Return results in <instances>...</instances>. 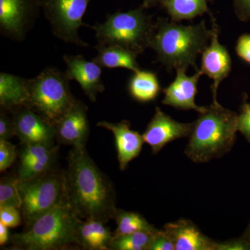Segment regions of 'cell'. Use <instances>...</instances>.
Listing matches in <instances>:
<instances>
[{"instance_id":"obj_1","label":"cell","mask_w":250,"mask_h":250,"mask_svg":"<svg viewBox=\"0 0 250 250\" xmlns=\"http://www.w3.org/2000/svg\"><path fill=\"white\" fill-rule=\"evenodd\" d=\"M65 177L67 196L80 218L104 223L114 218V188L85 147L72 149Z\"/></svg>"},{"instance_id":"obj_2","label":"cell","mask_w":250,"mask_h":250,"mask_svg":"<svg viewBox=\"0 0 250 250\" xmlns=\"http://www.w3.org/2000/svg\"><path fill=\"white\" fill-rule=\"evenodd\" d=\"M213 29L206 26L205 21L195 25H182L167 18H159L155 22L150 47L157 59L168 70L188 68L196 71L197 56L208 45Z\"/></svg>"},{"instance_id":"obj_3","label":"cell","mask_w":250,"mask_h":250,"mask_svg":"<svg viewBox=\"0 0 250 250\" xmlns=\"http://www.w3.org/2000/svg\"><path fill=\"white\" fill-rule=\"evenodd\" d=\"M238 131V115L213 102L194 122L185 154L199 164L221 157L231 150Z\"/></svg>"},{"instance_id":"obj_4","label":"cell","mask_w":250,"mask_h":250,"mask_svg":"<svg viewBox=\"0 0 250 250\" xmlns=\"http://www.w3.org/2000/svg\"><path fill=\"white\" fill-rule=\"evenodd\" d=\"M81 222L80 215L65 191L53 208L28 227L27 231L12 235L11 241L18 249H64L72 245H80L78 231Z\"/></svg>"},{"instance_id":"obj_5","label":"cell","mask_w":250,"mask_h":250,"mask_svg":"<svg viewBox=\"0 0 250 250\" xmlns=\"http://www.w3.org/2000/svg\"><path fill=\"white\" fill-rule=\"evenodd\" d=\"M152 17L141 6L126 12L108 14L104 22L90 27L100 45L119 46L139 55L150 47L155 26Z\"/></svg>"},{"instance_id":"obj_6","label":"cell","mask_w":250,"mask_h":250,"mask_svg":"<svg viewBox=\"0 0 250 250\" xmlns=\"http://www.w3.org/2000/svg\"><path fill=\"white\" fill-rule=\"evenodd\" d=\"M65 72L57 67H47L35 78L27 80L28 107L52 125L59 120L76 102L70 90Z\"/></svg>"},{"instance_id":"obj_7","label":"cell","mask_w":250,"mask_h":250,"mask_svg":"<svg viewBox=\"0 0 250 250\" xmlns=\"http://www.w3.org/2000/svg\"><path fill=\"white\" fill-rule=\"evenodd\" d=\"M21 210L27 227L53 208L65 193V173L50 170L34 178L18 181Z\"/></svg>"},{"instance_id":"obj_8","label":"cell","mask_w":250,"mask_h":250,"mask_svg":"<svg viewBox=\"0 0 250 250\" xmlns=\"http://www.w3.org/2000/svg\"><path fill=\"white\" fill-rule=\"evenodd\" d=\"M91 0H41V9L49 21L52 33L67 43L80 47L88 44L80 39L78 30L81 27H89L83 22Z\"/></svg>"},{"instance_id":"obj_9","label":"cell","mask_w":250,"mask_h":250,"mask_svg":"<svg viewBox=\"0 0 250 250\" xmlns=\"http://www.w3.org/2000/svg\"><path fill=\"white\" fill-rule=\"evenodd\" d=\"M40 9L41 0H0L1 34L15 41H22Z\"/></svg>"},{"instance_id":"obj_10","label":"cell","mask_w":250,"mask_h":250,"mask_svg":"<svg viewBox=\"0 0 250 250\" xmlns=\"http://www.w3.org/2000/svg\"><path fill=\"white\" fill-rule=\"evenodd\" d=\"M193 123H182L174 121L156 106L155 113L143 134L145 143L152 148L153 154L161 151L174 140L189 137Z\"/></svg>"},{"instance_id":"obj_11","label":"cell","mask_w":250,"mask_h":250,"mask_svg":"<svg viewBox=\"0 0 250 250\" xmlns=\"http://www.w3.org/2000/svg\"><path fill=\"white\" fill-rule=\"evenodd\" d=\"M212 21L213 34L210 45L202 53L201 67L202 75H207L213 80L211 85L213 102H217V91L219 85L229 75L231 69V60L228 49L218 41V28Z\"/></svg>"},{"instance_id":"obj_12","label":"cell","mask_w":250,"mask_h":250,"mask_svg":"<svg viewBox=\"0 0 250 250\" xmlns=\"http://www.w3.org/2000/svg\"><path fill=\"white\" fill-rule=\"evenodd\" d=\"M15 133L24 144L53 143L56 137L54 125L28 106L13 110Z\"/></svg>"},{"instance_id":"obj_13","label":"cell","mask_w":250,"mask_h":250,"mask_svg":"<svg viewBox=\"0 0 250 250\" xmlns=\"http://www.w3.org/2000/svg\"><path fill=\"white\" fill-rule=\"evenodd\" d=\"M54 126L56 138L59 142L75 148L85 147L89 134L87 106L82 101L76 100Z\"/></svg>"},{"instance_id":"obj_14","label":"cell","mask_w":250,"mask_h":250,"mask_svg":"<svg viewBox=\"0 0 250 250\" xmlns=\"http://www.w3.org/2000/svg\"><path fill=\"white\" fill-rule=\"evenodd\" d=\"M67 65V78L78 82L90 101L96 102L97 95L103 93L105 88L102 81V67L95 62H89L83 55H64Z\"/></svg>"},{"instance_id":"obj_15","label":"cell","mask_w":250,"mask_h":250,"mask_svg":"<svg viewBox=\"0 0 250 250\" xmlns=\"http://www.w3.org/2000/svg\"><path fill=\"white\" fill-rule=\"evenodd\" d=\"M187 69L179 68L175 79L167 88L163 90L164 98L162 103L181 110H195L199 113H203L207 106H200L195 103L197 93V84L202 75L200 70L193 76H188Z\"/></svg>"},{"instance_id":"obj_16","label":"cell","mask_w":250,"mask_h":250,"mask_svg":"<svg viewBox=\"0 0 250 250\" xmlns=\"http://www.w3.org/2000/svg\"><path fill=\"white\" fill-rule=\"evenodd\" d=\"M164 230L170 237L175 250H217V242L204 234L190 220L166 224Z\"/></svg>"},{"instance_id":"obj_17","label":"cell","mask_w":250,"mask_h":250,"mask_svg":"<svg viewBox=\"0 0 250 250\" xmlns=\"http://www.w3.org/2000/svg\"><path fill=\"white\" fill-rule=\"evenodd\" d=\"M97 125L113 133L116 141L120 168L124 170L129 162L137 157L142 150L145 143L143 135L141 136L137 131L131 129L127 121L118 123L103 121Z\"/></svg>"},{"instance_id":"obj_18","label":"cell","mask_w":250,"mask_h":250,"mask_svg":"<svg viewBox=\"0 0 250 250\" xmlns=\"http://www.w3.org/2000/svg\"><path fill=\"white\" fill-rule=\"evenodd\" d=\"M29 98L27 79L1 72L0 104L3 108L13 111L21 106H27Z\"/></svg>"},{"instance_id":"obj_19","label":"cell","mask_w":250,"mask_h":250,"mask_svg":"<svg viewBox=\"0 0 250 250\" xmlns=\"http://www.w3.org/2000/svg\"><path fill=\"white\" fill-rule=\"evenodd\" d=\"M104 223L95 219L81 222L78 231L80 246L87 250H110L113 235Z\"/></svg>"},{"instance_id":"obj_20","label":"cell","mask_w":250,"mask_h":250,"mask_svg":"<svg viewBox=\"0 0 250 250\" xmlns=\"http://www.w3.org/2000/svg\"><path fill=\"white\" fill-rule=\"evenodd\" d=\"M98 55L93 59L102 67L104 68H126L134 72L140 70L138 63V55L119 46L103 45L98 44L95 47Z\"/></svg>"},{"instance_id":"obj_21","label":"cell","mask_w":250,"mask_h":250,"mask_svg":"<svg viewBox=\"0 0 250 250\" xmlns=\"http://www.w3.org/2000/svg\"><path fill=\"white\" fill-rule=\"evenodd\" d=\"M160 6L174 22L192 21L205 14H208L212 21H215L208 9L207 0H163Z\"/></svg>"},{"instance_id":"obj_22","label":"cell","mask_w":250,"mask_h":250,"mask_svg":"<svg viewBox=\"0 0 250 250\" xmlns=\"http://www.w3.org/2000/svg\"><path fill=\"white\" fill-rule=\"evenodd\" d=\"M128 90L134 100L146 103L155 100L161 89L155 73L140 70L130 78Z\"/></svg>"},{"instance_id":"obj_23","label":"cell","mask_w":250,"mask_h":250,"mask_svg":"<svg viewBox=\"0 0 250 250\" xmlns=\"http://www.w3.org/2000/svg\"><path fill=\"white\" fill-rule=\"evenodd\" d=\"M117 224L113 236H123L137 231H155L157 229L149 224L142 215L135 212L117 208L114 217Z\"/></svg>"},{"instance_id":"obj_24","label":"cell","mask_w":250,"mask_h":250,"mask_svg":"<svg viewBox=\"0 0 250 250\" xmlns=\"http://www.w3.org/2000/svg\"><path fill=\"white\" fill-rule=\"evenodd\" d=\"M156 231H141L123 236H113L110 244V250H149L153 236Z\"/></svg>"},{"instance_id":"obj_25","label":"cell","mask_w":250,"mask_h":250,"mask_svg":"<svg viewBox=\"0 0 250 250\" xmlns=\"http://www.w3.org/2000/svg\"><path fill=\"white\" fill-rule=\"evenodd\" d=\"M57 150L26 164H20L18 179L26 180L47 173L51 170L56 159Z\"/></svg>"},{"instance_id":"obj_26","label":"cell","mask_w":250,"mask_h":250,"mask_svg":"<svg viewBox=\"0 0 250 250\" xmlns=\"http://www.w3.org/2000/svg\"><path fill=\"white\" fill-rule=\"evenodd\" d=\"M16 177H4L0 182V207H10L21 209L22 200Z\"/></svg>"},{"instance_id":"obj_27","label":"cell","mask_w":250,"mask_h":250,"mask_svg":"<svg viewBox=\"0 0 250 250\" xmlns=\"http://www.w3.org/2000/svg\"><path fill=\"white\" fill-rule=\"evenodd\" d=\"M56 150H57V147L54 146L53 143L24 144L20 155L21 164L30 162Z\"/></svg>"},{"instance_id":"obj_28","label":"cell","mask_w":250,"mask_h":250,"mask_svg":"<svg viewBox=\"0 0 250 250\" xmlns=\"http://www.w3.org/2000/svg\"><path fill=\"white\" fill-rule=\"evenodd\" d=\"M17 152L16 146L8 141L0 140V171L9 168L16 160Z\"/></svg>"},{"instance_id":"obj_29","label":"cell","mask_w":250,"mask_h":250,"mask_svg":"<svg viewBox=\"0 0 250 250\" xmlns=\"http://www.w3.org/2000/svg\"><path fill=\"white\" fill-rule=\"evenodd\" d=\"M19 208L10 207H0V223L9 228H17L22 222Z\"/></svg>"},{"instance_id":"obj_30","label":"cell","mask_w":250,"mask_h":250,"mask_svg":"<svg viewBox=\"0 0 250 250\" xmlns=\"http://www.w3.org/2000/svg\"><path fill=\"white\" fill-rule=\"evenodd\" d=\"M238 130L250 143V104L245 102L238 115Z\"/></svg>"},{"instance_id":"obj_31","label":"cell","mask_w":250,"mask_h":250,"mask_svg":"<svg viewBox=\"0 0 250 250\" xmlns=\"http://www.w3.org/2000/svg\"><path fill=\"white\" fill-rule=\"evenodd\" d=\"M173 243L166 233L163 230H159L154 233L153 236L152 243L149 246V250H174Z\"/></svg>"},{"instance_id":"obj_32","label":"cell","mask_w":250,"mask_h":250,"mask_svg":"<svg viewBox=\"0 0 250 250\" xmlns=\"http://www.w3.org/2000/svg\"><path fill=\"white\" fill-rule=\"evenodd\" d=\"M16 136L14 121L12 117H10L5 112H1L0 114V140H8Z\"/></svg>"},{"instance_id":"obj_33","label":"cell","mask_w":250,"mask_h":250,"mask_svg":"<svg viewBox=\"0 0 250 250\" xmlns=\"http://www.w3.org/2000/svg\"><path fill=\"white\" fill-rule=\"evenodd\" d=\"M236 53L240 58L250 63V34H243L237 41Z\"/></svg>"},{"instance_id":"obj_34","label":"cell","mask_w":250,"mask_h":250,"mask_svg":"<svg viewBox=\"0 0 250 250\" xmlns=\"http://www.w3.org/2000/svg\"><path fill=\"white\" fill-rule=\"evenodd\" d=\"M217 250H250V243L246 238L217 243Z\"/></svg>"},{"instance_id":"obj_35","label":"cell","mask_w":250,"mask_h":250,"mask_svg":"<svg viewBox=\"0 0 250 250\" xmlns=\"http://www.w3.org/2000/svg\"><path fill=\"white\" fill-rule=\"evenodd\" d=\"M233 5L238 20L244 22L250 21V0H233Z\"/></svg>"},{"instance_id":"obj_36","label":"cell","mask_w":250,"mask_h":250,"mask_svg":"<svg viewBox=\"0 0 250 250\" xmlns=\"http://www.w3.org/2000/svg\"><path fill=\"white\" fill-rule=\"evenodd\" d=\"M10 239L9 228L0 223V245L4 246Z\"/></svg>"},{"instance_id":"obj_37","label":"cell","mask_w":250,"mask_h":250,"mask_svg":"<svg viewBox=\"0 0 250 250\" xmlns=\"http://www.w3.org/2000/svg\"><path fill=\"white\" fill-rule=\"evenodd\" d=\"M162 1L163 0H143L141 6L144 9H149V8L154 7L158 5H161Z\"/></svg>"},{"instance_id":"obj_38","label":"cell","mask_w":250,"mask_h":250,"mask_svg":"<svg viewBox=\"0 0 250 250\" xmlns=\"http://www.w3.org/2000/svg\"><path fill=\"white\" fill-rule=\"evenodd\" d=\"M243 238H246L247 241L250 242V222L249 223V225H248V228L247 229L246 233H245L244 236H243Z\"/></svg>"}]
</instances>
